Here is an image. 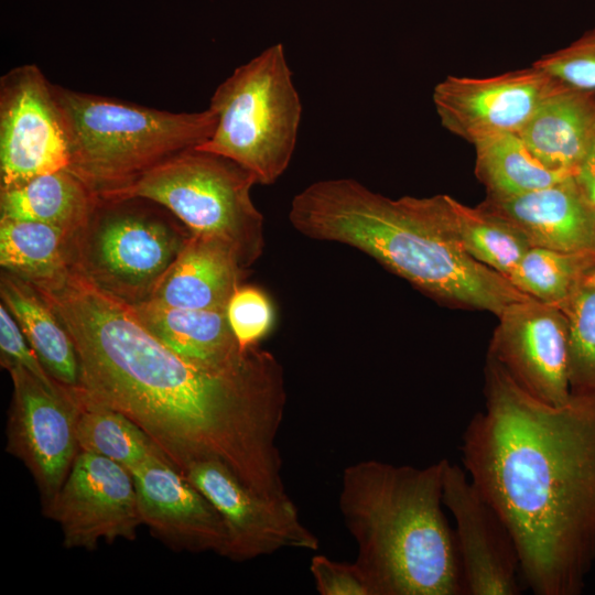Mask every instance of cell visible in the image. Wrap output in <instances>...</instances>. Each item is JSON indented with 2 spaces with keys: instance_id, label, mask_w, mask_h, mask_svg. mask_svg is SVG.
<instances>
[{
  "instance_id": "cell-1",
  "label": "cell",
  "mask_w": 595,
  "mask_h": 595,
  "mask_svg": "<svg viewBox=\"0 0 595 595\" xmlns=\"http://www.w3.org/2000/svg\"><path fill=\"white\" fill-rule=\"evenodd\" d=\"M31 284L74 342L83 390L139 425L177 470L216 459L256 493L286 497L277 441L288 396L271 351L256 345L234 366L197 364L71 269Z\"/></svg>"
},
{
  "instance_id": "cell-2",
  "label": "cell",
  "mask_w": 595,
  "mask_h": 595,
  "mask_svg": "<svg viewBox=\"0 0 595 595\" xmlns=\"http://www.w3.org/2000/svg\"><path fill=\"white\" fill-rule=\"evenodd\" d=\"M463 468L510 532L536 595H576L595 563V393L542 402L493 357Z\"/></svg>"
},
{
  "instance_id": "cell-3",
  "label": "cell",
  "mask_w": 595,
  "mask_h": 595,
  "mask_svg": "<svg viewBox=\"0 0 595 595\" xmlns=\"http://www.w3.org/2000/svg\"><path fill=\"white\" fill-rule=\"evenodd\" d=\"M441 194L397 199L353 178L317 181L298 193L289 220L307 238L374 258L431 299L499 315L528 299L507 278L468 256L447 234Z\"/></svg>"
},
{
  "instance_id": "cell-4",
  "label": "cell",
  "mask_w": 595,
  "mask_h": 595,
  "mask_svg": "<svg viewBox=\"0 0 595 595\" xmlns=\"http://www.w3.org/2000/svg\"><path fill=\"white\" fill-rule=\"evenodd\" d=\"M444 464L364 459L343 470L338 508L374 595L465 594L455 532L442 508Z\"/></svg>"
},
{
  "instance_id": "cell-5",
  "label": "cell",
  "mask_w": 595,
  "mask_h": 595,
  "mask_svg": "<svg viewBox=\"0 0 595 595\" xmlns=\"http://www.w3.org/2000/svg\"><path fill=\"white\" fill-rule=\"evenodd\" d=\"M54 93L68 138V170L98 195L202 145L216 128L210 108L171 112L58 85Z\"/></svg>"
},
{
  "instance_id": "cell-6",
  "label": "cell",
  "mask_w": 595,
  "mask_h": 595,
  "mask_svg": "<svg viewBox=\"0 0 595 595\" xmlns=\"http://www.w3.org/2000/svg\"><path fill=\"white\" fill-rule=\"evenodd\" d=\"M191 235L152 201L98 196L86 221L69 236V269L133 306L152 298Z\"/></svg>"
},
{
  "instance_id": "cell-7",
  "label": "cell",
  "mask_w": 595,
  "mask_h": 595,
  "mask_svg": "<svg viewBox=\"0 0 595 595\" xmlns=\"http://www.w3.org/2000/svg\"><path fill=\"white\" fill-rule=\"evenodd\" d=\"M256 176L238 163L197 148L185 150L130 184L98 195L140 197L172 213L192 234L221 240L249 269L264 248V220L250 192Z\"/></svg>"
},
{
  "instance_id": "cell-8",
  "label": "cell",
  "mask_w": 595,
  "mask_h": 595,
  "mask_svg": "<svg viewBox=\"0 0 595 595\" xmlns=\"http://www.w3.org/2000/svg\"><path fill=\"white\" fill-rule=\"evenodd\" d=\"M217 119L197 149L225 156L258 184L274 183L288 169L298 140L302 106L282 44L237 67L214 91Z\"/></svg>"
},
{
  "instance_id": "cell-9",
  "label": "cell",
  "mask_w": 595,
  "mask_h": 595,
  "mask_svg": "<svg viewBox=\"0 0 595 595\" xmlns=\"http://www.w3.org/2000/svg\"><path fill=\"white\" fill-rule=\"evenodd\" d=\"M12 381L6 426V451L32 475L47 508L64 484L79 453L76 434L80 389L54 391L17 364L2 366Z\"/></svg>"
},
{
  "instance_id": "cell-10",
  "label": "cell",
  "mask_w": 595,
  "mask_h": 595,
  "mask_svg": "<svg viewBox=\"0 0 595 595\" xmlns=\"http://www.w3.org/2000/svg\"><path fill=\"white\" fill-rule=\"evenodd\" d=\"M68 166L54 84L34 64L10 69L0 79V191Z\"/></svg>"
},
{
  "instance_id": "cell-11",
  "label": "cell",
  "mask_w": 595,
  "mask_h": 595,
  "mask_svg": "<svg viewBox=\"0 0 595 595\" xmlns=\"http://www.w3.org/2000/svg\"><path fill=\"white\" fill-rule=\"evenodd\" d=\"M183 475L219 512L227 531L225 558L242 562L284 548L318 549L317 537L302 522L289 496H262L216 459L195 462Z\"/></svg>"
},
{
  "instance_id": "cell-12",
  "label": "cell",
  "mask_w": 595,
  "mask_h": 595,
  "mask_svg": "<svg viewBox=\"0 0 595 595\" xmlns=\"http://www.w3.org/2000/svg\"><path fill=\"white\" fill-rule=\"evenodd\" d=\"M42 512L60 524L66 549L93 551L101 540L133 541L142 526L131 473L86 451H79L60 491Z\"/></svg>"
},
{
  "instance_id": "cell-13",
  "label": "cell",
  "mask_w": 595,
  "mask_h": 595,
  "mask_svg": "<svg viewBox=\"0 0 595 595\" xmlns=\"http://www.w3.org/2000/svg\"><path fill=\"white\" fill-rule=\"evenodd\" d=\"M563 85L533 64L487 77L448 75L434 87L433 102L442 126L473 144L498 132L519 133Z\"/></svg>"
},
{
  "instance_id": "cell-14",
  "label": "cell",
  "mask_w": 595,
  "mask_h": 595,
  "mask_svg": "<svg viewBox=\"0 0 595 595\" xmlns=\"http://www.w3.org/2000/svg\"><path fill=\"white\" fill-rule=\"evenodd\" d=\"M488 356L533 398L560 405L571 398L569 325L564 312L528 298L498 316Z\"/></svg>"
},
{
  "instance_id": "cell-15",
  "label": "cell",
  "mask_w": 595,
  "mask_h": 595,
  "mask_svg": "<svg viewBox=\"0 0 595 595\" xmlns=\"http://www.w3.org/2000/svg\"><path fill=\"white\" fill-rule=\"evenodd\" d=\"M443 504L455 520L465 594L518 595L519 559L506 524L465 469L445 459Z\"/></svg>"
},
{
  "instance_id": "cell-16",
  "label": "cell",
  "mask_w": 595,
  "mask_h": 595,
  "mask_svg": "<svg viewBox=\"0 0 595 595\" xmlns=\"http://www.w3.org/2000/svg\"><path fill=\"white\" fill-rule=\"evenodd\" d=\"M142 524L174 551L226 555L227 531L214 505L165 459L131 472Z\"/></svg>"
},
{
  "instance_id": "cell-17",
  "label": "cell",
  "mask_w": 595,
  "mask_h": 595,
  "mask_svg": "<svg viewBox=\"0 0 595 595\" xmlns=\"http://www.w3.org/2000/svg\"><path fill=\"white\" fill-rule=\"evenodd\" d=\"M482 204L515 225L532 247L595 255V207L574 176Z\"/></svg>"
},
{
  "instance_id": "cell-18",
  "label": "cell",
  "mask_w": 595,
  "mask_h": 595,
  "mask_svg": "<svg viewBox=\"0 0 595 595\" xmlns=\"http://www.w3.org/2000/svg\"><path fill=\"white\" fill-rule=\"evenodd\" d=\"M246 271L225 242L192 234L149 301L171 307L226 312Z\"/></svg>"
},
{
  "instance_id": "cell-19",
  "label": "cell",
  "mask_w": 595,
  "mask_h": 595,
  "mask_svg": "<svg viewBox=\"0 0 595 595\" xmlns=\"http://www.w3.org/2000/svg\"><path fill=\"white\" fill-rule=\"evenodd\" d=\"M519 134L544 165L574 175L595 141V90L563 85Z\"/></svg>"
},
{
  "instance_id": "cell-20",
  "label": "cell",
  "mask_w": 595,
  "mask_h": 595,
  "mask_svg": "<svg viewBox=\"0 0 595 595\" xmlns=\"http://www.w3.org/2000/svg\"><path fill=\"white\" fill-rule=\"evenodd\" d=\"M134 316L177 355L206 366L228 367L245 359L223 311L178 309L147 301L130 306Z\"/></svg>"
},
{
  "instance_id": "cell-21",
  "label": "cell",
  "mask_w": 595,
  "mask_h": 595,
  "mask_svg": "<svg viewBox=\"0 0 595 595\" xmlns=\"http://www.w3.org/2000/svg\"><path fill=\"white\" fill-rule=\"evenodd\" d=\"M0 295L50 375L65 387L80 389L82 372L74 342L40 292L28 281L2 270Z\"/></svg>"
},
{
  "instance_id": "cell-22",
  "label": "cell",
  "mask_w": 595,
  "mask_h": 595,
  "mask_svg": "<svg viewBox=\"0 0 595 595\" xmlns=\"http://www.w3.org/2000/svg\"><path fill=\"white\" fill-rule=\"evenodd\" d=\"M98 194L63 169L0 191V218L39 221L74 234L88 218Z\"/></svg>"
},
{
  "instance_id": "cell-23",
  "label": "cell",
  "mask_w": 595,
  "mask_h": 595,
  "mask_svg": "<svg viewBox=\"0 0 595 595\" xmlns=\"http://www.w3.org/2000/svg\"><path fill=\"white\" fill-rule=\"evenodd\" d=\"M440 213L447 234L468 256L507 279L532 247L515 225L483 204L470 207L441 194Z\"/></svg>"
},
{
  "instance_id": "cell-24",
  "label": "cell",
  "mask_w": 595,
  "mask_h": 595,
  "mask_svg": "<svg viewBox=\"0 0 595 595\" xmlns=\"http://www.w3.org/2000/svg\"><path fill=\"white\" fill-rule=\"evenodd\" d=\"M473 145L475 174L486 186L487 197H512L574 176L544 165L516 132L489 134Z\"/></svg>"
},
{
  "instance_id": "cell-25",
  "label": "cell",
  "mask_w": 595,
  "mask_h": 595,
  "mask_svg": "<svg viewBox=\"0 0 595 595\" xmlns=\"http://www.w3.org/2000/svg\"><path fill=\"white\" fill-rule=\"evenodd\" d=\"M76 434L80 451L107 457L130 473L153 459L170 462L139 425L123 413L95 401L83 388L78 394Z\"/></svg>"
},
{
  "instance_id": "cell-26",
  "label": "cell",
  "mask_w": 595,
  "mask_h": 595,
  "mask_svg": "<svg viewBox=\"0 0 595 595\" xmlns=\"http://www.w3.org/2000/svg\"><path fill=\"white\" fill-rule=\"evenodd\" d=\"M69 236L39 221L0 218V264L30 283L62 275L69 269Z\"/></svg>"
},
{
  "instance_id": "cell-27",
  "label": "cell",
  "mask_w": 595,
  "mask_h": 595,
  "mask_svg": "<svg viewBox=\"0 0 595 595\" xmlns=\"http://www.w3.org/2000/svg\"><path fill=\"white\" fill-rule=\"evenodd\" d=\"M595 255L531 247L517 263L509 282L537 301L562 309Z\"/></svg>"
},
{
  "instance_id": "cell-28",
  "label": "cell",
  "mask_w": 595,
  "mask_h": 595,
  "mask_svg": "<svg viewBox=\"0 0 595 595\" xmlns=\"http://www.w3.org/2000/svg\"><path fill=\"white\" fill-rule=\"evenodd\" d=\"M569 325L571 394L595 393V262L581 275L561 309Z\"/></svg>"
},
{
  "instance_id": "cell-29",
  "label": "cell",
  "mask_w": 595,
  "mask_h": 595,
  "mask_svg": "<svg viewBox=\"0 0 595 595\" xmlns=\"http://www.w3.org/2000/svg\"><path fill=\"white\" fill-rule=\"evenodd\" d=\"M229 325L241 349L259 345L271 331L274 311L270 298L255 285L241 284L226 310Z\"/></svg>"
},
{
  "instance_id": "cell-30",
  "label": "cell",
  "mask_w": 595,
  "mask_h": 595,
  "mask_svg": "<svg viewBox=\"0 0 595 595\" xmlns=\"http://www.w3.org/2000/svg\"><path fill=\"white\" fill-rule=\"evenodd\" d=\"M571 87L595 90V29L533 63Z\"/></svg>"
},
{
  "instance_id": "cell-31",
  "label": "cell",
  "mask_w": 595,
  "mask_h": 595,
  "mask_svg": "<svg viewBox=\"0 0 595 595\" xmlns=\"http://www.w3.org/2000/svg\"><path fill=\"white\" fill-rule=\"evenodd\" d=\"M0 353L1 366L20 365L54 391L63 392L73 389L61 385L50 375L17 321L2 303L0 305Z\"/></svg>"
},
{
  "instance_id": "cell-32",
  "label": "cell",
  "mask_w": 595,
  "mask_h": 595,
  "mask_svg": "<svg viewBox=\"0 0 595 595\" xmlns=\"http://www.w3.org/2000/svg\"><path fill=\"white\" fill-rule=\"evenodd\" d=\"M310 573L321 595H374L360 566L354 562H339L326 555L312 556Z\"/></svg>"
},
{
  "instance_id": "cell-33",
  "label": "cell",
  "mask_w": 595,
  "mask_h": 595,
  "mask_svg": "<svg viewBox=\"0 0 595 595\" xmlns=\"http://www.w3.org/2000/svg\"><path fill=\"white\" fill-rule=\"evenodd\" d=\"M574 177L580 185L595 183V141L578 165Z\"/></svg>"
}]
</instances>
